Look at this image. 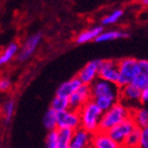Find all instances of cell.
<instances>
[{
  "mask_svg": "<svg viewBox=\"0 0 148 148\" xmlns=\"http://www.w3.org/2000/svg\"><path fill=\"white\" fill-rule=\"evenodd\" d=\"M101 62V60L90 61L79 71L77 77L79 78L82 84L92 86V83L99 78V70Z\"/></svg>",
  "mask_w": 148,
  "mask_h": 148,
  "instance_id": "obj_9",
  "label": "cell"
},
{
  "mask_svg": "<svg viewBox=\"0 0 148 148\" xmlns=\"http://www.w3.org/2000/svg\"><path fill=\"white\" fill-rule=\"evenodd\" d=\"M92 100L103 112L117 103L120 99V88L117 84L98 78L90 86Z\"/></svg>",
  "mask_w": 148,
  "mask_h": 148,
  "instance_id": "obj_1",
  "label": "cell"
},
{
  "mask_svg": "<svg viewBox=\"0 0 148 148\" xmlns=\"http://www.w3.org/2000/svg\"><path fill=\"white\" fill-rule=\"evenodd\" d=\"M141 105L148 106V88L142 90L141 92Z\"/></svg>",
  "mask_w": 148,
  "mask_h": 148,
  "instance_id": "obj_28",
  "label": "cell"
},
{
  "mask_svg": "<svg viewBox=\"0 0 148 148\" xmlns=\"http://www.w3.org/2000/svg\"><path fill=\"white\" fill-rule=\"evenodd\" d=\"M141 92L142 90L139 88L134 83H130L127 86L120 88V99L119 101L127 105L129 108H137L141 105Z\"/></svg>",
  "mask_w": 148,
  "mask_h": 148,
  "instance_id": "obj_5",
  "label": "cell"
},
{
  "mask_svg": "<svg viewBox=\"0 0 148 148\" xmlns=\"http://www.w3.org/2000/svg\"><path fill=\"white\" fill-rule=\"evenodd\" d=\"M92 134L79 127L74 131L73 138L71 141V148H92Z\"/></svg>",
  "mask_w": 148,
  "mask_h": 148,
  "instance_id": "obj_12",
  "label": "cell"
},
{
  "mask_svg": "<svg viewBox=\"0 0 148 148\" xmlns=\"http://www.w3.org/2000/svg\"><path fill=\"white\" fill-rule=\"evenodd\" d=\"M92 100V90H90V86H86L82 84L73 95L69 98L70 108L73 110L79 111L81 107H83L86 103Z\"/></svg>",
  "mask_w": 148,
  "mask_h": 148,
  "instance_id": "obj_10",
  "label": "cell"
},
{
  "mask_svg": "<svg viewBox=\"0 0 148 148\" xmlns=\"http://www.w3.org/2000/svg\"><path fill=\"white\" fill-rule=\"evenodd\" d=\"M119 70V80L117 86L119 88L133 83L138 72V60L134 58H123L117 61Z\"/></svg>",
  "mask_w": 148,
  "mask_h": 148,
  "instance_id": "obj_4",
  "label": "cell"
},
{
  "mask_svg": "<svg viewBox=\"0 0 148 148\" xmlns=\"http://www.w3.org/2000/svg\"><path fill=\"white\" fill-rule=\"evenodd\" d=\"M142 2H143V4H144V5L148 6V0H142Z\"/></svg>",
  "mask_w": 148,
  "mask_h": 148,
  "instance_id": "obj_30",
  "label": "cell"
},
{
  "mask_svg": "<svg viewBox=\"0 0 148 148\" xmlns=\"http://www.w3.org/2000/svg\"><path fill=\"white\" fill-rule=\"evenodd\" d=\"M45 148H59L58 130L49 132L45 140Z\"/></svg>",
  "mask_w": 148,
  "mask_h": 148,
  "instance_id": "obj_25",
  "label": "cell"
},
{
  "mask_svg": "<svg viewBox=\"0 0 148 148\" xmlns=\"http://www.w3.org/2000/svg\"><path fill=\"white\" fill-rule=\"evenodd\" d=\"M81 86H82V83L79 80L78 77H73V78L69 79V80L65 81L64 83H62L59 86L58 90H57V95L56 96L69 99Z\"/></svg>",
  "mask_w": 148,
  "mask_h": 148,
  "instance_id": "obj_13",
  "label": "cell"
},
{
  "mask_svg": "<svg viewBox=\"0 0 148 148\" xmlns=\"http://www.w3.org/2000/svg\"><path fill=\"white\" fill-rule=\"evenodd\" d=\"M138 148H148V127L141 129L140 144Z\"/></svg>",
  "mask_w": 148,
  "mask_h": 148,
  "instance_id": "obj_27",
  "label": "cell"
},
{
  "mask_svg": "<svg viewBox=\"0 0 148 148\" xmlns=\"http://www.w3.org/2000/svg\"><path fill=\"white\" fill-rule=\"evenodd\" d=\"M14 112V101H7L5 103L4 107H3V114H4L5 121L6 123H8L12 119V115Z\"/></svg>",
  "mask_w": 148,
  "mask_h": 148,
  "instance_id": "obj_26",
  "label": "cell"
},
{
  "mask_svg": "<svg viewBox=\"0 0 148 148\" xmlns=\"http://www.w3.org/2000/svg\"><path fill=\"white\" fill-rule=\"evenodd\" d=\"M10 86V81L7 78L0 79V90H6Z\"/></svg>",
  "mask_w": 148,
  "mask_h": 148,
  "instance_id": "obj_29",
  "label": "cell"
},
{
  "mask_svg": "<svg viewBox=\"0 0 148 148\" xmlns=\"http://www.w3.org/2000/svg\"><path fill=\"white\" fill-rule=\"evenodd\" d=\"M133 83L141 90L148 88V60H138V72Z\"/></svg>",
  "mask_w": 148,
  "mask_h": 148,
  "instance_id": "obj_14",
  "label": "cell"
},
{
  "mask_svg": "<svg viewBox=\"0 0 148 148\" xmlns=\"http://www.w3.org/2000/svg\"><path fill=\"white\" fill-rule=\"evenodd\" d=\"M58 113L51 108L46 111L43 116V125L49 132L57 131L58 130V120H57Z\"/></svg>",
  "mask_w": 148,
  "mask_h": 148,
  "instance_id": "obj_20",
  "label": "cell"
},
{
  "mask_svg": "<svg viewBox=\"0 0 148 148\" xmlns=\"http://www.w3.org/2000/svg\"><path fill=\"white\" fill-rule=\"evenodd\" d=\"M58 120V130L59 129H68L72 131H76L81 127L80 115L79 111L68 109V110L59 112L57 115Z\"/></svg>",
  "mask_w": 148,
  "mask_h": 148,
  "instance_id": "obj_7",
  "label": "cell"
},
{
  "mask_svg": "<svg viewBox=\"0 0 148 148\" xmlns=\"http://www.w3.org/2000/svg\"><path fill=\"white\" fill-rule=\"evenodd\" d=\"M131 116H132V109L123 104V102L118 101L111 108L103 112L101 123H100V131L109 132L112 127Z\"/></svg>",
  "mask_w": 148,
  "mask_h": 148,
  "instance_id": "obj_2",
  "label": "cell"
},
{
  "mask_svg": "<svg viewBox=\"0 0 148 148\" xmlns=\"http://www.w3.org/2000/svg\"><path fill=\"white\" fill-rule=\"evenodd\" d=\"M16 51H18V45L16 43L9 44L6 47V49L0 55V66L6 64L7 62L12 60L16 53Z\"/></svg>",
  "mask_w": 148,
  "mask_h": 148,
  "instance_id": "obj_23",
  "label": "cell"
},
{
  "mask_svg": "<svg viewBox=\"0 0 148 148\" xmlns=\"http://www.w3.org/2000/svg\"><path fill=\"white\" fill-rule=\"evenodd\" d=\"M99 78L117 84L119 80L118 63L113 60L102 61L99 70Z\"/></svg>",
  "mask_w": 148,
  "mask_h": 148,
  "instance_id": "obj_8",
  "label": "cell"
},
{
  "mask_svg": "<svg viewBox=\"0 0 148 148\" xmlns=\"http://www.w3.org/2000/svg\"><path fill=\"white\" fill-rule=\"evenodd\" d=\"M136 129H137V125L135 123L134 119L132 118V116H131V117L121 121L120 123H118L114 127H112L107 133L110 135L111 138L113 139V140H115L117 143L123 145L125 143V139L132 134Z\"/></svg>",
  "mask_w": 148,
  "mask_h": 148,
  "instance_id": "obj_6",
  "label": "cell"
},
{
  "mask_svg": "<svg viewBox=\"0 0 148 148\" xmlns=\"http://www.w3.org/2000/svg\"><path fill=\"white\" fill-rule=\"evenodd\" d=\"M41 35L40 34H35L29 38L26 41V43L24 44L23 49H21L20 53H18V60L20 61H26L27 59H29L31 57L34 51L36 49L37 45L39 43Z\"/></svg>",
  "mask_w": 148,
  "mask_h": 148,
  "instance_id": "obj_15",
  "label": "cell"
},
{
  "mask_svg": "<svg viewBox=\"0 0 148 148\" xmlns=\"http://www.w3.org/2000/svg\"><path fill=\"white\" fill-rule=\"evenodd\" d=\"M132 118L139 129H144L148 127V106L140 105L137 108L133 109Z\"/></svg>",
  "mask_w": 148,
  "mask_h": 148,
  "instance_id": "obj_16",
  "label": "cell"
},
{
  "mask_svg": "<svg viewBox=\"0 0 148 148\" xmlns=\"http://www.w3.org/2000/svg\"><path fill=\"white\" fill-rule=\"evenodd\" d=\"M92 148H123V146L113 140L107 132L99 131L92 135Z\"/></svg>",
  "mask_w": 148,
  "mask_h": 148,
  "instance_id": "obj_11",
  "label": "cell"
},
{
  "mask_svg": "<svg viewBox=\"0 0 148 148\" xmlns=\"http://www.w3.org/2000/svg\"><path fill=\"white\" fill-rule=\"evenodd\" d=\"M129 34L123 31H118V30H110V31H103L102 34L98 37L95 41L97 42H106L111 41V40H116V39H121V38H127Z\"/></svg>",
  "mask_w": 148,
  "mask_h": 148,
  "instance_id": "obj_19",
  "label": "cell"
},
{
  "mask_svg": "<svg viewBox=\"0 0 148 148\" xmlns=\"http://www.w3.org/2000/svg\"><path fill=\"white\" fill-rule=\"evenodd\" d=\"M74 131L68 129L58 130L59 148H71V141L73 138Z\"/></svg>",
  "mask_w": 148,
  "mask_h": 148,
  "instance_id": "obj_18",
  "label": "cell"
},
{
  "mask_svg": "<svg viewBox=\"0 0 148 148\" xmlns=\"http://www.w3.org/2000/svg\"><path fill=\"white\" fill-rule=\"evenodd\" d=\"M81 127L90 134H96L100 131V123H101L103 111L97 106L95 102L90 100L81 109H79Z\"/></svg>",
  "mask_w": 148,
  "mask_h": 148,
  "instance_id": "obj_3",
  "label": "cell"
},
{
  "mask_svg": "<svg viewBox=\"0 0 148 148\" xmlns=\"http://www.w3.org/2000/svg\"><path fill=\"white\" fill-rule=\"evenodd\" d=\"M140 137H141V129L137 127L132 134L125 139L123 144V148H138L140 144Z\"/></svg>",
  "mask_w": 148,
  "mask_h": 148,
  "instance_id": "obj_22",
  "label": "cell"
},
{
  "mask_svg": "<svg viewBox=\"0 0 148 148\" xmlns=\"http://www.w3.org/2000/svg\"><path fill=\"white\" fill-rule=\"evenodd\" d=\"M123 16V12L121 9H115L113 12L109 14L108 16H104L102 18V24L103 25H112L115 24L116 22L119 21V18Z\"/></svg>",
  "mask_w": 148,
  "mask_h": 148,
  "instance_id": "obj_24",
  "label": "cell"
},
{
  "mask_svg": "<svg viewBox=\"0 0 148 148\" xmlns=\"http://www.w3.org/2000/svg\"><path fill=\"white\" fill-rule=\"evenodd\" d=\"M51 108L53 109V110H55L57 113L62 112V111H65V110H68V109H70L69 99L56 96L53 101H51Z\"/></svg>",
  "mask_w": 148,
  "mask_h": 148,
  "instance_id": "obj_21",
  "label": "cell"
},
{
  "mask_svg": "<svg viewBox=\"0 0 148 148\" xmlns=\"http://www.w3.org/2000/svg\"><path fill=\"white\" fill-rule=\"evenodd\" d=\"M102 32H103V27H101V26L83 31L76 38V42L77 43H86V42L92 41V40H96L102 34Z\"/></svg>",
  "mask_w": 148,
  "mask_h": 148,
  "instance_id": "obj_17",
  "label": "cell"
}]
</instances>
